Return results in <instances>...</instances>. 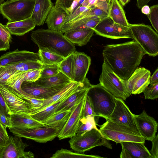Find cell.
<instances>
[{
  "instance_id": "1",
  "label": "cell",
  "mask_w": 158,
  "mask_h": 158,
  "mask_svg": "<svg viewBox=\"0 0 158 158\" xmlns=\"http://www.w3.org/2000/svg\"><path fill=\"white\" fill-rule=\"evenodd\" d=\"M102 54L104 62L119 77L127 81L139 65L146 53L133 40L107 45Z\"/></svg>"
},
{
  "instance_id": "2",
  "label": "cell",
  "mask_w": 158,
  "mask_h": 158,
  "mask_svg": "<svg viewBox=\"0 0 158 158\" xmlns=\"http://www.w3.org/2000/svg\"><path fill=\"white\" fill-rule=\"evenodd\" d=\"M31 39L42 51L54 53L65 58L76 51L74 44L63 34L48 29L32 31Z\"/></svg>"
},
{
  "instance_id": "3",
  "label": "cell",
  "mask_w": 158,
  "mask_h": 158,
  "mask_svg": "<svg viewBox=\"0 0 158 158\" xmlns=\"http://www.w3.org/2000/svg\"><path fill=\"white\" fill-rule=\"evenodd\" d=\"M97 118L106 120L112 113L115 107V98L99 83L91 85L86 93Z\"/></svg>"
},
{
  "instance_id": "4",
  "label": "cell",
  "mask_w": 158,
  "mask_h": 158,
  "mask_svg": "<svg viewBox=\"0 0 158 158\" xmlns=\"http://www.w3.org/2000/svg\"><path fill=\"white\" fill-rule=\"evenodd\" d=\"M66 122L52 126H43L32 127H11L10 131L15 136L44 143L57 137Z\"/></svg>"
},
{
  "instance_id": "5",
  "label": "cell",
  "mask_w": 158,
  "mask_h": 158,
  "mask_svg": "<svg viewBox=\"0 0 158 158\" xmlns=\"http://www.w3.org/2000/svg\"><path fill=\"white\" fill-rule=\"evenodd\" d=\"M99 130L107 139L116 144L124 141L144 143L145 140L138 130L128 126L114 122L109 119L100 126Z\"/></svg>"
},
{
  "instance_id": "6",
  "label": "cell",
  "mask_w": 158,
  "mask_h": 158,
  "mask_svg": "<svg viewBox=\"0 0 158 158\" xmlns=\"http://www.w3.org/2000/svg\"><path fill=\"white\" fill-rule=\"evenodd\" d=\"M133 40L146 54L154 57L158 55V35L149 25L130 24L129 27Z\"/></svg>"
},
{
  "instance_id": "7",
  "label": "cell",
  "mask_w": 158,
  "mask_h": 158,
  "mask_svg": "<svg viewBox=\"0 0 158 158\" xmlns=\"http://www.w3.org/2000/svg\"><path fill=\"white\" fill-rule=\"evenodd\" d=\"M109 140L102 134L99 129H93L81 134H76L69 141L71 148L75 152L84 153L94 148L103 146L111 149Z\"/></svg>"
},
{
  "instance_id": "8",
  "label": "cell",
  "mask_w": 158,
  "mask_h": 158,
  "mask_svg": "<svg viewBox=\"0 0 158 158\" xmlns=\"http://www.w3.org/2000/svg\"><path fill=\"white\" fill-rule=\"evenodd\" d=\"M35 0H9L0 5V13L9 22L31 16Z\"/></svg>"
},
{
  "instance_id": "9",
  "label": "cell",
  "mask_w": 158,
  "mask_h": 158,
  "mask_svg": "<svg viewBox=\"0 0 158 158\" xmlns=\"http://www.w3.org/2000/svg\"><path fill=\"white\" fill-rule=\"evenodd\" d=\"M99 80L100 84L115 98L125 100L131 95L127 89L126 81L117 75L104 62Z\"/></svg>"
},
{
  "instance_id": "10",
  "label": "cell",
  "mask_w": 158,
  "mask_h": 158,
  "mask_svg": "<svg viewBox=\"0 0 158 158\" xmlns=\"http://www.w3.org/2000/svg\"><path fill=\"white\" fill-rule=\"evenodd\" d=\"M98 35L112 39H133L129 27L114 23L109 16L102 19L93 29Z\"/></svg>"
},
{
  "instance_id": "11",
  "label": "cell",
  "mask_w": 158,
  "mask_h": 158,
  "mask_svg": "<svg viewBox=\"0 0 158 158\" xmlns=\"http://www.w3.org/2000/svg\"><path fill=\"white\" fill-rule=\"evenodd\" d=\"M28 146L21 137L10 136L6 144L0 147V158H33L32 152L25 151Z\"/></svg>"
},
{
  "instance_id": "12",
  "label": "cell",
  "mask_w": 158,
  "mask_h": 158,
  "mask_svg": "<svg viewBox=\"0 0 158 158\" xmlns=\"http://www.w3.org/2000/svg\"><path fill=\"white\" fill-rule=\"evenodd\" d=\"M68 84L47 86L38 85L35 82L24 81L21 85V89L22 93L26 95L44 100L56 94Z\"/></svg>"
},
{
  "instance_id": "13",
  "label": "cell",
  "mask_w": 158,
  "mask_h": 158,
  "mask_svg": "<svg viewBox=\"0 0 158 158\" xmlns=\"http://www.w3.org/2000/svg\"><path fill=\"white\" fill-rule=\"evenodd\" d=\"M0 91L11 113H30L32 107L27 102L17 95L6 85H0Z\"/></svg>"
},
{
  "instance_id": "14",
  "label": "cell",
  "mask_w": 158,
  "mask_h": 158,
  "mask_svg": "<svg viewBox=\"0 0 158 158\" xmlns=\"http://www.w3.org/2000/svg\"><path fill=\"white\" fill-rule=\"evenodd\" d=\"M115 102L112 113L106 120L109 119L115 123L138 130L134 119V114L131 112L124 100L115 98Z\"/></svg>"
},
{
  "instance_id": "15",
  "label": "cell",
  "mask_w": 158,
  "mask_h": 158,
  "mask_svg": "<svg viewBox=\"0 0 158 158\" xmlns=\"http://www.w3.org/2000/svg\"><path fill=\"white\" fill-rule=\"evenodd\" d=\"M134 117L141 136L145 140L151 141L156 135L158 126L157 122L144 110L139 114H134Z\"/></svg>"
},
{
  "instance_id": "16",
  "label": "cell",
  "mask_w": 158,
  "mask_h": 158,
  "mask_svg": "<svg viewBox=\"0 0 158 158\" xmlns=\"http://www.w3.org/2000/svg\"><path fill=\"white\" fill-rule=\"evenodd\" d=\"M85 96L72 109L67 120L57 136L59 139L70 138L76 134L81 117L82 109Z\"/></svg>"
},
{
  "instance_id": "17",
  "label": "cell",
  "mask_w": 158,
  "mask_h": 158,
  "mask_svg": "<svg viewBox=\"0 0 158 158\" xmlns=\"http://www.w3.org/2000/svg\"><path fill=\"white\" fill-rule=\"evenodd\" d=\"M120 143L122 147L121 158H153L144 143L124 141Z\"/></svg>"
},
{
  "instance_id": "18",
  "label": "cell",
  "mask_w": 158,
  "mask_h": 158,
  "mask_svg": "<svg viewBox=\"0 0 158 158\" xmlns=\"http://www.w3.org/2000/svg\"><path fill=\"white\" fill-rule=\"evenodd\" d=\"M74 54V73L73 81L81 82L86 76L91 64L90 57L82 52L75 51Z\"/></svg>"
},
{
  "instance_id": "19",
  "label": "cell",
  "mask_w": 158,
  "mask_h": 158,
  "mask_svg": "<svg viewBox=\"0 0 158 158\" xmlns=\"http://www.w3.org/2000/svg\"><path fill=\"white\" fill-rule=\"evenodd\" d=\"M27 60H40L38 53L16 49L0 56V66Z\"/></svg>"
},
{
  "instance_id": "20",
  "label": "cell",
  "mask_w": 158,
  "mask_h": 158,
  "mask_svg": "<svg viewBox=\"0 0 158 158\" xmlns=\"http://www.w3.org/2000/svg\"><path fill=\"white\" fill-rule=\"evenodd\" d=\"M68 13L62 9L53 6L46 19L48 29L60 31L65 23Z\"/></svg>"
},
{
  "instance_id": "21",
  "label": "cell",
  "mask_w": 158,
  "mask_h": 158,
  "mask_svg": "<svg viewBox=\"0 0 158 158\" xmlns=\"http://www.w3.org/2000/svg\"><path fill=\"white\" fill-rule=\"evenodd\" d=\"M102 19L96 16H89L78 20L65 23L60 32L63 34L72 30L91 28L94 29Z\"/></svg>"
},
{
  "instance_id": "22",
  "label": "cell",
  "mask_w": 158,
  "mask_h": 158,
  "mask_svg": "<svg viewBox=\"0 0 158 158\" xmlns=\"http://www.w3.org/2000/svg\"><path fill=\"white\" fill-rule=\"evenodd\" d=\"M53 6L51 0H35L31 17L36 25L44 24Z\"/></svg>"
},
{
  "instance_id": "23",
  "label": "cell",
  "mask_w": 158,
  "mask_h": 158,
  "mask_svg": "<svg viewBox=\"0 0 158 158\" xmlns=\"http://www.w3.org/2000/svg\"><path fill=\"white\" fill-rule=\"evenodd\" d=\"M11 35L22 36L33 30L36 26L31 17L15 22H8L5 25Z\"/></svg>"
},
{
  "instance_id": "24",
  "label": "cell",
  "mask_w": 158,
  "mask_h": 158,
  "mask_svg": "<svg viewBox=\"0 0 158 158\" xmlns=\"http://www.w3.org/2000/svg\"><path fill=\"white\" fill-rule=\"evenodd\" d=\"M94 32L93 29L88 28L67 31L64 35L72 43L82 46L87 44Z\"/></svg>"
},
{
  "instance_id": "25",
  "label": "cell",
  "mask_w": 158,
  "mask_h": 158,
  "mask_svg": "<svg viewBox=\"0 0 158 158\" xmlns=\"http://www.w3.org/2000/svg\"><path fill=\"white\" fill-rule=\"evenodd\" d=\"M90 86L81 88L71 94L59 106L54 114L69 110H71L85 97L88 88Z\"/></svg>"
},
{
  "instance_id": "26",
  "label": "cell",
  "mask_w": 158,
  "mask_h": 158,
  "mask_svg": "<svg viewBox=\"0 0 158 158\" xmlns=\"http://www.w3.org/2000/svg\"><path fill=\"white\" fill-rule=\"evenodd\" d=\"M108 16L115 23L129 27L130 24L127 19L122 5L118 0H110Z\"/></svg>"
},
{
  "instance_id": "27",
  "label": "cell",
  "mask_w": 158,
  "mask_h": 158,
  "mask_svg": "<svg viewBox=\"0 0 158 158\" xmlns=\"http://www.w3.org/2000/svg\"><path fill=\"white\" fill-rule=\"evenodd\" d=\"M10 116V127H32L44 125L32 118L29 114L11 113Z\"/></svg>"
},
{
  "instance_id": "28",
  "label": "cell",
  "mask_w": 158,
  "mask_h": 158,
  "mask_svg": "<svg viewBox=\"0 0 158 158\" xmlns=\"http://www.w3.org/2000/svg\"><path fill=\"white\" fill-rule=\"evenodd\" d=\"M71 94L64 97L41 109L31 113L29 114L33 118L42 123L48 118L54 114L59 106Z\"/></svg>"
},
{
  "instance_id": "29",
  "label": "cell",
  "mask_w": 158,
  "mask_h": 158,
  "mask_svg": "<svg viewBox=\"0 0 158 158\" xmlns=\"http://www.w3.org/2000/svg\"><path fill=\"white\" fill-rule=\"evenodd\" d=\"M43 65L40 60H27L9 64L3 66L16 72H20L41 69Z\"/></svg>"
},
{
  "instance_id": "30",
  "label": "cell",
  "mask_w": 158,
  "mask_h": 158,
  "mask_svg": "<svg viewBox=\"0 0 158 158\" xmlns=\"http://www.w3.org/2000/svg\"><path fill=\"white\" fill-rule=\"evenodd\" d=\"M72 81L67 76L60 71L55 76L48 77H40L35 82L39 85L53 86L67 84Z\"/></svg>"
},
{
  "instance_id": "31",
  "label": "cell",
  "mask_w": 158,
  "mask_h": 158,
  "mask_svg": "<svg viewBox=\"0 0 158 158\" xmlns=\"http://www.w3.org/2000/svg\"><path fill=\"white\" fill-rule=\"evenodd\" d=\"M73 52L65 58L58 65L60 71L67 76L72 81L74 73Z\"/></svg>"
},
{
  "instance_id": "32",
  "label": "cell",
  "mask_w": 158,
  "mask_h": 158,
  "mask_svg": "<svg viewBox=\"0 0 158 158\" xmlns=\"http://www.w3.org/2000/svg\"><path fill=\"white\" fill-rule=\"evenodd\" d=\"M40 60L44 64L59 65L64 57L59 55L39 49Z\"/></svg>"
},
{
  "instance_id": "33",
  "label": "cell",
  "mask_w": 158,
  "mask_h": 158,
  "mask_svg": "<svg viewBox=\"0 0 158 158\" xmlns=\"http://www.w3.org/2000/svg\"><path fill=\"white\" fill-rule=\"evenodd\" d=\"M97 125L94 116L90 115L81 117L76 134H81L93 129H98Z\"/></svg>"
},
{
  "instance_id": "34",
  "label": "cell",
  "mask_w": 158,
  "mask_h": 158,
  "mask_svg": "<svg viewBox=\"0 0 158 158\" xmlns=\"http://www.w3.org/2000/svg\"><path fill=\"white\" fill-rule=\"evenodd\" d=\"M25 72H18L10 77L5 85L13 90L18 93H22L21 85L24 81V73Z\"/></svg>"
},
{
  "instance_id": "35",
  "label": "cell",
  "mask_w": 158,
  "mask_h": 158,
  "mask_svg": "<svg viewBox=\"0 0 158 158\" xmlns=\"http://www.w3.org/2000/svg\"><path fill=\"white\" fill-rule=\"evenodd\" d=\"M51 158H102L104 157H101L97 155H88L84 153L73 152L69 150L61 148L57 150L52 156Z\"/></svg>"
},
{
  "instance_id": "36",
  "label": "cell",
  "mask_w": 158,
  "mask_h": 158,
  "mask_svg": "<svg viewBox=\"0 0 158 158\" xmlns=\"http://www.w3.org/2000/svg\"><path fill=\"white\" fill-rule=\"evenodd\" d=\"M150 77L151 73L148 70L136 82L131 94H139L142 93L149 84Z\"/></svg>"
},
{
  "instance_id": "37",
  "label": "cell",
  "mask_w": 158,
  "mask_h": 158,
  "mask_svg": "<svg viewBox=\"0 0 158 158\" xmlns=\"http://www.w3.org/2000/svg\"><path fill=\"white\" fill-rule=\"evenodd\" d=\"M71 112V110H69L54 114L42 123L46 126H52L60 122H66Z\"/></svg>"
},
{
  "instance_id": "38",
  "label": "cell",
  "mask_w": 158,
  "mask_h": 158,
  "mask_svg": "<svg viewBox=\"0 0 158 158\" xmlns=\"http://www.w3.org/2000/svg\"><path fill=\"white\" fill-rule=\"evenodd\" d=\"M148 69L143 67H137L128 79L126 81L125 84L127 89L130 95L137 81L142 76Z\"/></svg>"
},
{
  "instance_id": "39",
  "label": "cell",
  "mask_w": 158,
  "mask_h": 158,
  "mask_svg": "<svg viewBox=\"0 0 158 158\" xmlns=\"http://www.w3.org/2000/svg\"><path fill=\"white\" fill-rule=\"evenodd\" d=\"M12 90L17 95L27 102L31 105L32 109L30 113L40 108L43 105V100L31 97L24 94L23 93H18Z\"/></svg>"
},
{
  "instance_id": "40",
  "label": "cell",
  "mask_w": 158,
  "mask_h": 158,
  "mask_svg": "<svg viewBox=\"0 0 158 158\" xmlns=\"http://www.w3.org/2000/svg\"><path fill=\"white\" fill-rule=\"evenodd\" d=\"M92 115L94 117L95 122L98 125V119L95 113L92 104L88 96L86 95L85 102L82 109L81 117Z\"/></svg>"
},
{
  "instance_id": "41",
  "label": "cell",
  "mask_w": 158,
  "mask_h": 158,
  "mask_svg": "<svg viewBox=\"0 0 158 158\" xmlns=\"http://www.w3.org/2000/svg\"><path fill=\"white\" fill-rule=\"evenodd\" d=\"M91 16H97L102 19L108 16L107 13L97 7L94 6L89 10L82 13L80 15V17L81 19Z\"/></svg>"
},
{
  "instance_id": "42",
  "label": "cell",
  "mask_w": 158,
  "mask_h": 158,
  "mask_svg": "<svg viewBox=\"0 0 158 158\" xmlns=\"http://www.w3.org/2000/svg\"><path fill=\"white\" fill-rule=\"evenodd\" d=\"M60 72L58 65L43 64L40 77H48L57 74Z\"/></svg>"
},
{
  "instance_id": "43",
  "label": "cell",
  "mask_w": 158,
  "mask_h": 158,
  "mask_svg": "<svg viewBox=\"0 0 158 158\" xmlns=\"http://www.w3.org/2000/svg\"><path fill=\"white\" fill-rule=\"evenodd\" d=\"M150 12L148 17L156 31L158 32V5H153L150 7Z\"/></svg>"
},
{
  "instance_id": "44",
  "label": "cell",
  "mask_w": 158,
  "mask_h": 158,
  "mask_svg": "<svg viewBox=\"0 0 158 158\" xmlns=\"http://www.w3.org/2000/svg\"><path fill=\"white\" fill-rule=\"evenodd\" d=\"M145 99L154 100L158 97V82L150 85L147 87L143 92Z\"/></svg>"
},
{
  "instance_id": "45",
  "label": "cell",
  "mask_w": 158,
  "mask_h": 158,
  "mask_svg": "<svg viewBox=\"0 0 158 158\" xmlns=\"http://www.w3.org/2000/svg\"><path fill=\"white\" fill-rule=\"evenodd\" d=\"M41 69H35L25 72L24 81L35 82L40 77Z\"/></svg>"
},
{
  "instance_id": "46",
  "label": "cell",
  "mask_w": 158,
  "mask_h": 158,
  "mask_svg": "<svg viewBox=\"0 0 158 158\" xmlns=\"http://www.w3.org/2000/svg\"><path fill=\"white\" fill-rule=\"evenodd\" d=\"M17 72L3 66H0V85H5L7 80Z\"/></svg>"
},
{
  "instance_id": "47",
  "label": "cell",
  "mask_w": 158,
  "mask_h": 158,
  "mask_svg": "<svg viewBox=\"0 0 158 158\" xmlns=\"http://www.w3.org/2000/svg\"><path fill=\"white\" fill-rule=\"evenodd\" d=\"M74 0H56L55 5L56 7L60 8L65 11L68 14L70 7Z\"/></svg>"
},
{
  "instance_id": "48",
  "label": "cell",
  "mask_w": 158,
  "mask_h": 158,
  "mask_svg": "<svg viewBox=\"0 0 158 158\" xmlns=\"http://www.w3.org/2000/svg\"><path fill=\"white\" fill-rule=\"evenodd\" d=\"M11 39V34L5 26L0 23V39L5 42L10 43Z\"/></svg>"
},
{
  "instance_id": "49",
  "label": "cell",
  "mask_w": 158,
  "mask_h": 158,
  "mask_svg": "<svg viewBox=\"0 0 158 158\" xmlns=\"http://www.w3.org/2000/svg\"><path fill=\"white\" fill-rule=\"evenodd\" d=\"M10 115L7 114L0 107V122L6 128H9L11 126Z\"/></svg>"
},
{
  "instance_id": "50",
  "label": "cell",
  "mask_w": 158,
  "mask_h": 158,
  "mask_svg": "<svg viewBox=\"0 0 158 158\" xmlns=\"http://www.w3.org/2000/svg\"><path fill=\"white\" fill-rule=\"evenodd\" d=\"M9 138L6 128L0 122V147L6 144Z\"/></svg>"
},
{
  "instance_id": "51",
  "label": "cell",
  "mask_w": 158,
  "mask_h": 158,
  "mask_svg": "<svg viewBox=\"0 0 158 158\" xmlns=\"http://www.w3.org/2000/svg\"><path fill=\"white\" fill-rule=\"evenodd\" d=\"M151 141L152 147L149 152L153 158H158V135H156Z\"/></svg>"
},
{
  "instance_id": "52",
  "label": "cell",
  "mask_w": 158,
  "mask_h": 158,
  "mask_svg": "<svg viewBox=\"0 0 158 158\" xmlns=\"http://www.w3.org/2000/svg\"><path fill=\"white\" fill-rule=\"evenodd\" d=\"M110 3V0H98L94 6L101 9L108 14Z\"/></svg>"
},
{
  "instance_id": "53",
  "label": "cell",
  "mask_w": 158,
  "mask_h": 158,
  "mask_svg": "<svg viewBox=\"0 0 158 158\" xmlns=\"http://www.w3.org/2000/svg\"><path fill=\"white\" fill-rule=\"evenodd\" d=\"M0 107L7 114L10 115L11 113L8 108L5 99L0 91Z\"/></svg>"
},
{
  "instance_id": "54",
  "label": "cell",
  "mask_w": 158,
  "mask_h": 158,
  "mask_svg": "<svg viewBox=\"0 0 158 158\" xmlns=\"http://www.w3.org/2000/svg\"><path fill=\"white\" fill-rule=\"evenodd\" d=\"M158 82V68H157L150 77L149 84H154Z\"/></svg>"
},
{
  "instance_id": "55",
  "label": "cell",
  "mask_w": 158,
  "mask_h": 158,
  "mask_svg": "<svg viewBox=\"0 0 158 158\" xmlns=\"http://www.w3.org/2000/svg\"><path fill=\"white\" fill-rule=\"evenodd\" d=\"M98 0H85L81 6L87 7H90L94 6Z\"/></svg>"
},
{
  "instance_id": "56",
  "label": "cell",
  "mask_w": 158,
  "mask_h": 158,
  "mask_svg": "<svg viewBox=\"0 0 158 158\" xmlns=\"http://www.w3.org/2000/svg\"><path fill=\"white\" fill-rule=\"evenodd\" d=\"M10 43L6 42L0 39V51H6L10 47Z\"/></svg>"
},
{
  "instance_id": "57",
  "label": "cell",
  "mask_w": 158,
  "mask_h": 158,
  "mask_svg": "<svg viewBox=\"0 0 158 158\" xmlns=\"http://www.w3.org/2000/svg\"><path fill=\"white\" fill-rule=\"evenodd\" d=\"M152 0H136V5L138 8L141 9L144 5L147 4Z\"/></svg>"
},
{
  "instance_id": "58",
  "label": "cell",
  "mask_w": 158,
  "mask_h": 158,
  "mask_svg": "<svg viewBox=\"0 0 158 158\" xmlns=\"http://www.w3.org/2000/svg\"><path fill=\"white\" fill-rule=\"evenodd\" d=\"M142 12L147 15H148L150 13V7L148 5H145L141 8Z\"/></svg>"
},
{
  "instance_id": "59",
  "label": "cell",
  "mask_w": 158,
  "mask_h": 158,
  "mask_svg": "<svg viewBox=\"0 0 158 158\" xmlns=\"http://www.w3.org/2000/svg\"><path fill=\"white\" fill-rule=\"evenodd\" d=\"M130 1V0H119V2L122 6H125Z\"/></svg>"
},
{
  "instance_id": "60",
  "label": "cell",
  "mask_w": 158,
  "mask_h": 158,
  "mask_svg": "<svg viewBox=\"0 0 158 158\" xmlns=\"http://www.w3.org/2000/svg\"><path fill=\"white\" fill-rule=\"evenodd\" d=\"M4 1V0H0V4H2Z\"/></svg>"
}]
</instances>
